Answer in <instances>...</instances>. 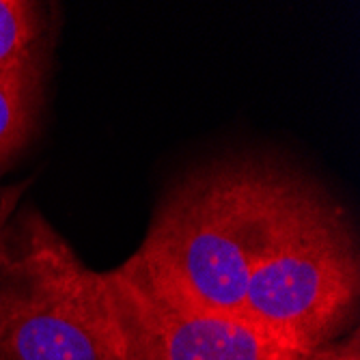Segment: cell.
Returning <instances> with one entry per match:
<instances>
[{
  "mask_svg": "<svg viewBox=\"0 0 360 360\" xmlns=\"http://www.w3.org/2000/svg\"><path fill=\"white\" fill-rule=\"evenodd\" d=\"M307 184L252 158L194 169L162 199L134 264L181 307L242 317L248 281Z\"/></svg>",
  "mask_w": 360,
  "mask_h": 360,
  "instance_id": "1",
  "label": "cell"
},
{
  "mask_svg": "<svg viewBox=\"0 0 360 360\" xmlns=\"http://www.w3.org/2000/svg\"><path fill=\"white\" fill-rule=\"evenodd\" d=\"M0 360H129L106 274L39 212L0 226Z\"/></svg>",
  "mask_w": 360,
  "mask_h": 360,
  "instance_id": "2",
  "label": "cell"
},
{
  "mask_svg": "<svg viewBox=\"0 0 360 360\" xmlns=\"http://www.w3.org/2000/svg\"><path fill=\"white\" fill-rule=\"evenodd\" d=\"M358 283V250L343 210L307 184L248 281L242 319L311 352L335 343L347 328Z\"/></svg>",
  "mask_w": 360,
  "mask_h": 360,
  "instance_id": "3",
  "label": "cell"
},
{
  "mask_svg": "<svg viewBox=\"0 0 360 360\" xmlns=\"http://www.w3.org/2000/svg\"><path fill=\"white\" fill-rule=\"evenodd\" d=\"M106 281L129 360H296L302 354L242 317L177 304L132 257L106 272Z\"/></svg>",
  "mask_w": 360,
  "mask_h": 360,
  "instance_id": "4",
  "label": "cell"
},
{
  "mask_svg": "<svg viewBox=\"0 0 360 360\" xmlns=\"http://www.w3.org/2000/svg\"><path fill=\"white\" fill-rule=\"evenodd\" d=\"M44 52L0 70V165L30 139L41 102Z\"/></svg>",
  "mask_w": 360,
  "mask_h": 360,
  "instance_id": "5",
  "label": "cell"
},
{
  "mask_svg": "<svg viewBox=\"0 0 360 360\" xmlns=\"http://www.w3.org/2000/svg\"><path fill=\"white\" fill-rule=\"evenodd\" d=\"M46 22L37 3L0 0V70L41 52Z\"/></svg>",
  "mask_w": 360,
  "mask_h": 360,
  "instance_id": "6",
  "label": "cell"
},
{
  "mask_svg": "<svg viewBox=\"0 0 360 360\" xmlns=\"http://www.w3.org/2000/svg\"><path fill=\"white\" fill-rule=\"evenodd\" d=\"M296 360H360L358 333H352L349 339L335 341L311 352H302Z\"/></svg>",
  "mask_w": 360,
  "mask_h": 360,
  "instance_id": "7",
  "label": "cell"
},
{
  "mask_svg": "<svg viewBox=\"0 0 360 360\" xmlns=\"http://www.w3.org/2000/svg\"><path fill=\"white\" fill-rule=\"evenodd\" d=\"M18 190H11V192H0V216H9V212L13 210V203H15V194Z\"/></svg>",
  "mask_w": 360,
  "mask_h": 360,
  "instance_id": "8",
  "label": "cell"
}]
</instances>
